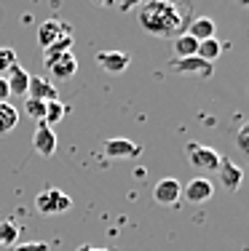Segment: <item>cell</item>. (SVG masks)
Instances as JSON below:
<instances>
[{
	"label": "cell",
	"mask_w": 249,
	"mask_h": 251,
	"mask_svg": "<svg viewBox=\"0 0 249 251\" xmlns=\"http://www.w3.org/2000/svg\"><path fill=\"white\" fill-rule=\"evenodd\" d=\"M174 53H177V59H188V56H195V51H198V40L191 38V35H180V38H174Z\"/></svg>",
	"instance_id": "cell-17"
},
{
	"label": "cell",
	"mask_w": 249,
	"mask_h": 251,
	"mask_svg": "<svg viewBox=\"0 0 249 251\" xmlns=\"http://www.w3.org/2000/svg\"><path fill=\"white\" fill-rule=\"evenodd\" d=\"M94 5H115V0H91Z\"/></svg>",
	"instance_id": "cell-29"
},
{
	"label": "cell",
	"mask_w": 249,
	"mask_h": 251,
	"mask_svg": "<svg viewBox=\"0 0 249 251\" xmlns=\"http://www.w3.org/2000/svg\"><path fill=\"white\" fill-rule=\"evenodd\" d=\"M64 38H73V29H70V25H64V22H59V19H46L43 25L38 27V40H40L43 49H49V46H54Z\"/></svg>",
	"instance_id": "cell-5"
},
{
	"label": "cell",
	"mask_w": 249,
	"mask_h": 251,
	"mask_svg": "<svg viewBox=\"0 0 249 251\" xmlns=\"http://www.w3.org/2000/svg\"><path fill=\"white\" fill-rule=\"evenodd\" d=\"M220 184L228 193H236V190L241 187V182H244V169L241 166H236L230 158H222V163H220Z\"/></svg>",
	"instance_id": "cell-11"
},
{
	"label": "cell",
	"mask_w": 249,
	"mask_h": 251,
	"mask_svg": "<svg viewBox=\"0 0 249 251\" xmlns=\"http://www.w3.org/2000/svg\"><path fill=\"white\" fill-rule=\"evenodd\" d=\"M27 97L29 99H40V101H56L59 99V94H56V88H54V83H49L46 77H40V75H29V91H27Z\"/></svg>",
	"instance_id": "cell-13"
},
{
	"label": "cell",
	"mask_w": 249,
	"mask_h": 251,
	"mask_svg": "<svg viewBox=\"0 0 249 251\" xmlns=\"http://www.w3.org/2000/svg\"><path fill=\"white\" fill-rule=\"evenodd\" d=\"M171 70H174L177 75H191V77H212V64L204 62V59L198 56H188V59H174L171 62Z\"/></svg>",
	"instance_id": "cell-7"
},
{
	"label": "cell",
	"mask_w": 249,
	"mask_h": 251,
	"mask_svg": "<svg viewBox=\"0 0 249 251\" xmlns=\"http://www.w3.org/2000/svg\"><path fill=\"white\" fill-rule=\"evenodd\" d=\"M32 147L38 155H43V158H51V155L56 152V134L51 126H46L40 121L35 126V136H32Z\"/></svg>",
	"instance_id": "cell-9"
},
{
	"label": "cell",
	"mask_w": 249,
	"mask_h": 251,
	"mask_svg": "<svg viewBox=\"0 0 249 251\" xmlns=\"http://www.w3.org/2000/svg\"><path fill=\"white\" fill-rule=\"evenodd\" d=\"M8 77H5V83H8V91H11V97H27V91H29V73L25 67H11L8 73H5Z\"/></svg>",
	"instance_id": "cell-14"
},
{
	"label": "cell",
	"mask_w": 249,
	"mask_h": 251,
	"mask_svg": "<svg viewBox=\"0 0 249 251\" xmlns=\"http://www.w3.org/2000/svg\"><path fill=\"white\" fill-rule=\"evenodd\" d=\"M16 51L14 49H8V46H0V75L3 73H8L11 67H16Z\"/></svg>",
	"instance_id": "cell-21"
},
{
	"label": "cell",
	"mask_w": 249,
	"mask_h": 251,
	"mask_svg": "<svg viewBox=\"0 0 249 251\" xmlns=\"http://www.w3.org/2000/svg\"><path fill=\"white\" fill-rule=\"evenodd\" d=\"M220 53H222V43H220L217 38H209V40H201V43H198V51H195V56L212 64L217 56H220Z\"/></svg>",
	"instance_id": "cell-18"
},
{
	"label": "cell",
	"mask_w": 249,
	"mask_h": 251,
	"mask_svg": "<svg viewBox=\"0 0 249 251\" xmlns=\"http://www.w3.org/2000/svg\"><path fill=\"white\" fill-rule=\"evenodd\" d=\"M8 99H11L8 83H5V77H0V101H8Z\"/></svg>",
	"instance_id": "cell-27"
},
{
	"label": "cell",
	"mask_w": 249,
	"mask_h": 251,
	"mask_svg": "<svg viewBox=\"0 0 249 251\" xmlns=\"http://www.w3.org/2000/svg\"><path fill=\"white\" fill-rule=\"evenodd\" d=\"M139 25L156 38H180L193 22L191 0H142L137 8Z\"/></svg>",
	"instance_id": "cell-1"
},
{
	"label": "cell",
	"mask_w": 249,
	"mask_h": 251,
	"mask_svg": "<svg viewBox=\"0 0 249 251\" xmlns=\"http://www.w3.org/2000/svg\"><path fill=\"white\" fill-rule=\"evenodd\" d=\"M115 5H118V11H132V8H139L142 5V0H115Z\"/></svg>",
	"instance_id": "cell-26"
},
{
	"label": "cell",
	"mask_w": 249,
	"mask_h": 251,
	"mask_svg": "<svg viewBox=\"0 0 249 251\" xmlns=\"http://www.w3.org/2000/svg\"><path fill=\"white\" fill-rule=\"evenodd\" d=\"M25 110H27V115H29V118H35V121L40 123V121L46 118V101H40V99H29V97H27Z\"/></svg>",
	"instance_id": "cell-22"
},
{
	"label": "cell",
	"mask_w": 249,
	"mask_h": 251,
	"mask_svg": "<svg viewBox=\"0 0 249 251\" xmlns=\"http://www.w3.org/2000/svg\"><path fill=\"white\" fill-rule=\"evenodd\" d=\"M70 46H73V38H64V40H59V43L49 46V49H43V56H56V53H67V51H70Z\"/></svg>",
	"instance_id": "cell-24"
},
{
	"label": "cell",
	"mask_w": 249,
	"mask_h": 251,
	"mask_svg": "<svg viewBox=\"0 0 249 251\" xmlns=\"http://www.w3.org/2000/svg\"><path fill=\"white\" fill-rule=\"evenodd\" d=\"M43 64L56 80H70V77L78 73V59H75L73 51L56 53V56H43Z\"/></svg>",
	"instance_id": "cell-4"
},
{
	"label": "cell",
	"mask_w": 249,
	"mask_h": 251,
	"mask_svg": "<svg viewBox=\"0 0 249 251\" xmlns=\"http://www.w3.org/2000/svg\"><path fill=\"white\" fill-rule=\"evenodd\" d=\"M78 251H112V249H94V246H88V243H83V246H78Z\"/></svg>",
	"instance_id": "cell-28"
},
{
	"label": "cell",
	"mask_w": 249,
	"mask_h": 251,
	"mask_svg": "<svg viewBox=\"0 0 249 251\" xmlns=\"http://www.w3.org/2000/svg\"><path fill=\"white\" fill-rule=\"evenodd\" d=\"M182 195H185L188 203L201 206V203L212 201V195H215V184H212V179H206V176H195V179H191V182L185 184Z\"/></svg>",
	"instance_id": "cell-6"
},
{
	"label": "cell",
	"mask_w": 249,
	"mask_h": 251,
	"mask_svg": "<svg viewBox=\"0 0 249 251\" xmlns=\"http://www.w3.org/2000/svg\"><path fill=\"white\" fill-rule=\"evenodd\" d=\"M105 155H108V158H118V160L139 158V155H142V147L134 145L132 139H123V136H118V139H108V142H105Z\"/></svg>",
	"instance_id": "cell-10"
},
{
	"label": "cell",
	"mask_w": 249,
	"mask_h": 251,
	"mask_svg": "<svg viewBox=\"0 0 249 251\" xmlns=\"http://www.w3.org/2000/svg\"><path fill=\"white\" fill-rule=\"evenodd\" d=\"M16 238H19V227L14 222H0V246L8 249L16 243Z\"/></svg>",
	"instance_id": "cell-20"
},
{
	"label": "cell",
	"mask_w": 249,
	"mask_h": 251,
	"mask_svg": "<svg viewBox=\"0 0 249 251\" xmlns=\"http://www.w3.org/2000/svg\"><path fill=\"white\" fill-rule=\"evenodd\" d=\"M129 62H132V59H129V53H123V51H99L97 53V64L110 75L123 73V70L129 67Z\"/></svg>",
	"instance_id": "cell-12"
},
{
	"label": "cell",
	"mask_w": 249,
	"mask_h": 251,
	"mask_svg": "<svg viewBox=\"0 0 249 251\" xmlns=\"http://www.w3.org/2000/svg\"><path fill=\"white\" fill-rule=\"evenodd\" d=\"M67 110H70V107H67V104H62L59 99H56V101H49V104H46V118H43V123L54 128V126L62 121L64 115H67Z\"/></svg>",
	"instance_id": "cell-19"
},
{
	"label": "cell",
	"mask_w": 249,
	"mask_h": 251,
	"mask_svg": "<svg viewBox=\"0 0 249 251\" xmlns=\"http://www.w3.org/2000/svg\"><path fill=\"white\" fill-rule=\"evenodd\" d=\"M215 19H209V16H193V22L188 25V35L191 38H195L201 43V40H209V38H215Z\"/></svg>",
	"instance_id": "cell-15"
},
{
	"label": "cell",
	"mask_w": 249,
	"mask_h": 251,
	"mask_svg": "<svg viewBox=\"0 0 249 251\" xmlns=\"http://www.w3.org/2000/svg\"><path fill=\"white\" fill-rule=\"evenodd\" d=\"M153 198H156V203H161V206H171V203H177L182 198V184L171 176L158 179L153 184Z\"/></svg>",
	"instance_id": "cell-8"
},
{
	"label": "cell",
	"mask_w": 249,
	"mask_h": 251,
	"mask_svg": "<svg viewBox=\"0 0 249 251\" xmlns=\"http://www.w3.org/2000/svg\"><path fill=\"white\" fill-rule=\"evenodd\" d=\"M70 206H73L70 195L64 193V190H59V187H46V190H40L38 198H35V208H38L43 217L64 214V211H70Z\"/></svg>",
	"instance_id": "cell-2"
},
{
	"label": "cell",
	"mask_w": 249,
	"mask_h": 251,
	"mask_svg": "<svg viewBox=\"0 0 249 251\" xmlns=\"http://www.w3.org/2000/svg\"><path fill=\"white\" fill-rule=\"evenodd\" d=\"M236 147H239L244 155H249V123H244L239 131H236Z\"/></svg>",
	"instance_id": "cell-23"
},
{
	"label": "cell",
	"mask_w": 249,
	"mask_h": 251,
	"mask_svg": "<svg viewBox=\"0 0 249 251\" xmlns=\"http://www.w3.org/2000/svg\"><path fill=\"white\" fill-rule=\"evenodd\" d=\"M51 246L43 241H35V243H19V246H14V251H49Z\"/></svg>",
	"instance_id": "cell-25"
},
{
	"label": "cell",
	"mask_w": 249,
	"mask_h": 251,
	"mask_svg": "<svg viewBox=\"0 0 249 251\" xmlns=\"http://www.w3.org/2000/svg\"><path fill=\"white\" fill-rule=\"evenodd\" d=\"M239 5H244V8H249V0H236Z\"/></svg>",
	"instance_id": "cell-30"
},
{
	"label": "cell",
	"mask_w": 249,
	"mask_h": 251,
	"mask_svg": "<svg viewBox=\"0 0 249 251\" xmlns=\"http://www.w3.org/2000/svg\"><path fill=\"white\" fill-rule=\"evenodd\" d=\"M19 126V110L11 101H0V136H8Z\"/></svg>",
	"instance_id": "cell-16"
},
{
	"label": "cell",
	"mask_w": 249,
	"mask_h": 251,
	"mask_svg": "<svg viewBox=\"0 0 249 251\" xmlns=\"http://www.w3.org/2000/svg\"><path fill=\"white\" fill-rule=\"evenodd\" d=\"M188 160H191V166L198 171H217L222 163V155L209 145L191 142V145H188Z\"/></svg>",
	"instance_id": "cell-3"
}]
</instances>
